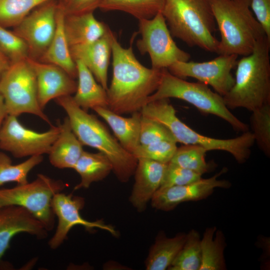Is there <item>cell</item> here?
Returning a JSON list of instances; mask_svg holds the SVG:
<instances>
[{"mask_svg": "<svg viewBox=\"0 0 270 270\" xmlns=\"http://www.w3.org/2000/svg\"><path fill=\"white\" fill-rule=\"evenodd\" d=\"M131 44L123 48L113 34L112 78L106 90L108 108L122 115L140 112L160 84L162 70L148 68L135 56Z\"/></svg>", "mask_w": 270, "mask_h": 270, "instance_id": "obj_1", "label": "cell"}, {"mask_svg": "<svg viewBox=\"0 0 270 270\" xmlns=\"http://www.w3.org/2000/svg\"><path fill=\"white\" fill-rule=\"evenodd\" d=\"M67 114L71 128L83 146L98 150L106 155L118 179L127 182L134 174L138 159L125 150L109 130L95 116L83 110L72 96L54 100Z\"/></svg>", "mask_w": 270, "mask_h": 270, "instance_id": "obj_2", "label": "cell"}, {"mask_svg": "<svg viewBox=\"0 0 270 270\" xmlns=\"http://www.w3.org/2000/svg\"><path fill=\"white\" fill-rule=\"evenodd\" d=\"M270 40L265 36L252 53L238 60L234 84L222 96L228 108L252 112L270 104Z\"/></svg>", "mask_w": 270, "mask_h": 270, "instance_id": "obj_3", "label": "cell"}, {"mask_svg": "<svg viewBox=\"0 0 270 270\" xmlns=\"http://www.w3.org/2000/svg\"><path fill=\"white\" fill-rule=\"evenodd\" d=\"M209 1L220 34L218 54L252 53L256 42L266 34L250 10V0Z\"/></svg>", "mask_w": 270, "mask_h": 270, "instance_id": "obj_4", "label": "cell"}, {"mask_svg": "<svg viewBox=\"0 0 270 270\" xmlns=\"http://www.w3.org/2000/svg\"><path fill=\"white\" fill-rule=\"evenodd\" d=\"M162 12L172 36L190 46L218 53L216 25L209 0H165Z\"/></svg>", "mask_w": 270, "mask_h": 270, "instance_id": "obj_5", "label": "cell"}, {"mask_svg": "<svg viewBox=\"0 0 270 270\" xmlns=\"http://www.w3.org/2000/svg\"><path fill=\"white\" fill-rule=\"evenodd\" d=\"M140 112L142 116L166 128L177 143L200 146L207 151H225L231 154L239 164H243L248 159L255 142L253 134L249 131L230 139L215 138L197 132L178 118L168 98L150 102L142 108Z\"/></svg>", "mask_w": 270, "mask_h": 270, "instance_id": "obj_6", "label": "cell"}, {"mask_svg": "<svg viewBox=\"0 0 270 270\" xmlns=\"http://www.w3.org/2000/svg\"><path fill=\"white\" fill-rule=\"evenodd\" d=\"M169 98L184 100L201 112L217 116L226 121L236 131L244 132L248 130V124L230 111L222 96L212 91L208 85L200 82L186 81L173 75L167 68H164L158 88L148 97V103Z\"/></svg>", "mask_w": 270, "mask_h": 270, "instance_id": "obj_7", "label": "cell"}, {"mask_svg": "<svg viewBox=\"0 0 270 270\" xmlns=\"http://www.w3.org/2000/svg\"><path fill=\"white\" fill-rule=\"evenodd\" d=\"M0 93L8 115L30 114L52 126L39 105L36 74L27 59L11 64L4 72L0 78Z\"/></svg>", "mask_w": 270, "mask_h": 270, "instance_id": "obj_8", "label": "cell"}, {"mask_svg": "<svg viewBox=\"0 0 270 270\" xmlns=\"http://www.w3.org/2000/svg\"><path fill=\"white\" fill-rule=\"evenodd\" d=\"M66 186L60 180L38 174L31 182L0 189V208L8 206L24 208L39 220L48 231L51 230L55 224L51 200L56 194L62 192Z\"/></svg>", "mask_w": 270, "mask_h": 270, "instance_id": "obj_9", "label": "cell"}, {"mask_svg": "<svg viewBox=\"0 0 270 270\" xmlns=\"http://www.w3.org/2000/svg\"><path fill=\"white\" fill-rule=\"evenodd\" d=\"M138 20L141 38L136 46L141 54H149L152 68H168L176 62L188 61L190 54L178 48L172 39L162 12L151 18Z\"/></svg>", "mask_w": 270, "mask_h": 270, "instance_id": "obj_10", "label": "cell"}, {"mask_svg": "<svg viewBox=\"0 0 270 270\" xmlns=\"http://www.w3.org/2000/svg\"><path fill=\"white\" fill-rule=\"evenodd\" d=\"M18 116L8 115L0 130V148L18 158L48 154L60 132L52 126L47 131L38 132L23 126Z\"/></svg>", "mask_w": 270, "mask_h": 270, "instance_id": "obj_11", "label": "cell"}, {"mask_svg": "<svg viewBox=\"0 0 270 270\" xmlns=\"http://www.w3.org/2000/svg\"><path fill=\"white\" fill-rule=\"evenodd\" d=\"M238 57L236 54H224L207 62H177L167 69L178 78L191 77L209 85L224 96L234 84V78L231 71L236 66Z\"/></svg>", "mask_w": 270, "mask_h": 270, "instance_id": "obj_12", "label": "cell"}, {"mask_svg": "<svg viewBox=\"0 0 270 270\" xmlns=\"http://www.w3.org/2000/svg\"><path fill=\"white\" fill-rule=\"evenodd\" d=\"M58 2L48 1L30 12L13 32L26 44L28 58L39 60L48 48L55 33Z\"/></svg>", "mask_w": 270, "mask_h": 270, "instance_id": "obj_13", "label": "cell"}, {"mask_svg": "<svg viewBox=\"0 0 270 270\" xmlns=\"http://www.w3.org/2000/svg\"><path fill=\"white\" fill-rule=\"evenodd\" d=\"M84 204V198L74 196L72 194H66L60 192L56 194L51 200V206L55 216L58 218V224L55 233L48 242L52 249L58 248L66 239L71 228L76 225L84 226L87 230L96 228L108 232L114 236L118 232L114 227L106 224L102 220L90 222L82 218L80 210Z\"/></svg>", "mask_w": 270, "mask_h": 270, "instance_id": "obj_14", "label": "cell"}, {"mask_svg": "<svg viewBox=\"0 0 270 270\" xmlns=\"http://www.w3.org/2000/svg\"><path fill=\"white\" fill-rule=\"evenodd\" d=\"M226 170L224 168L210 178H202L190 184L160 188L150 200L152 206L158 210L170 211L182 202L206 198L216 188H228L232 185L229 181L218 179Z\"/></svg>", "mask_w": 270, "mask_h": 270, "instance_id": "obj_15", "label": "cell"}, {"mask_svg": "<svg viewBox=\"0 0 270 270\" xmlns=\"http://www.w3.org/2000/svg\"><path fill=\"white\" fill-rule=\"evenodd\" d=\"M27 60L36 74L38 102L42 110L50 100L76 92L77 82L62 68L30 58Z\"/></svg>", "mask_w": 270, "mask_h": 270, "instance_id": "obj_16", "label": "cell"}, {"mask_svg": "<svg viewBox=\"0 0 270 270\" xmlns=\"http://www.w3.org/2000/svg\"><path fill=\"white\" fill-rule=\"evenodd\" d=\"M26 232L38 239L47 237L48 230L42 223L26 208L17 206L0 208V260L9 248L12 238Z\"/></svg>", "mask_w": 270, "mask_h": 270, "instance_id": "obj_17", "label": "cell"}, {"mask_svg": "<svg viewBox=\"0 0 270 270\" xmlns=\"http://www.w3.org/2000/svg\"><path fill=\"white\" fill-rule=\"evenodd\" d=\"M167 164L146 158L138 159L130 201L138 212L146 209L148 202L160 188Z\"/></svg>", "mask_w": 270, "mask_h": 270, "instance_id": "obj_18", "label": "cell"}, {"mask_svg": "<svg viewBox=\"0 0 270 270\" xmlns=\"http://www.w3.org/2000/svg\"><path fill=\"white\" fill-rule=\"evenodd\" d=\"M112 34L108 28L102 37L92 43L70 47L74 62H82L106 90L108 88V72L112 54Z\"/></svg>", "mask_w": 270, "mask_h": 270, "instance_id": "obj_19", "label": "cell"}, {"mask_svg": "<svg viewBox=\"0 0 270 270\" xmlns=\"http://www.w3.org/2000/svg\"><path fill=\"white\" fill-rule=\"evenodd\" d=\"M93 110L109 125L122 148L133 155L140 144V112L132 113L130 117L125 118L107 108L96 107Z\"/></svg>", "mask_w": 270, "mask_h": 270, "instance_id": "obj_20", "label": "cell"}, {"mask_svg": "<svg viewBox=\"0 0 270 270\" xmlns=\"http://www.w3.org/2000/svg\"><path fill=\"white\" fill-rule=\"evenodd\" d=\"M64 27L70 47L92 43L102 37L109 28L97 20L94 12L65 15Z\"/></svg>", "mask_w": 270, "mask_h": 270, "instance_id": "obj_21", "label": "cell"}, {"mask_svg": "<svg viewBox=\"0 0 270 270\" xmlns=\"http://www.w3.org/2000/svg\"><path fill=\"white\" fill-rule=\"evenodd\" d=\"M58 124L60 132L48 154L50 162L58 168H74L84 151L83 145L73 132L67 116Z\"/></svg>", "mask_w": 270, "mask_h": 270, "instance_id": "obj_22", "label": "cell"}, {"mask_svg": "<svg viewBox=\"0 0 270 270\" xmlns=\"http://www.w3.org/2000/svg\"><path fill=\"white\" fill-rule=\"evenodd\" d=\"M64 12L58 6L55 33L46 50L38 60L57 66L75 79L78 76L77 68L70 54L64 30Z\"/></svg>", "mask_w": 270, "mask_h": 270, "instance_id": "obj_23", "label": "cell"}, {"mask_svg": "<svg viewBox=\"0 0 270 270\" xmlns=\"http://www.w3.org/2000/svg\"><path fill=\"white\" fill-rule=\"evenodd\" d=\"M75 62L78 82L76 92L72 98L76 104L86 112L96 107L108 108L106 90L96 81L82 62L79 60Z\"/></svg>", "mask_w": 270, "mask_h": 270, "instance_id": "obj_24", "label": "cell"}, {"mask_svg": "<svg viewBox=\"0 0 270 270\" xmlns=\"http://www.w3.org/2000/svg\"><path fill=\"white\" fill-rule=\"evenodd\" d=\"M186 234L180 232L168 238L164 232L157 236L151 246L145 266L147 270H165L170 266L182 247Z\"/></svg>", "mask_w": 270, "mask_h": 270, "instance_id": "obj_25", "label": "cell"}, {"mask_svg": "<svg viewBox=\"0 0 270 270\" xmlns=\"http://www.w3.org/2000/svg\"><path fill=\"white\" fill-rule=\"evenodd\" d=\"M73 169L80 177V182L74 188L77 190L88 188L94 182L104 180L112 171V166L103 153H92L84 150Z\"/></svg>", "mask_w": 270, "mask_h": 270, "instance_id": "obj_26", "label": "cell"}, {"mask_svg": "<svg viewBox=\"0 0 270 270\" xmlns=\"http://www.w3.org/2000/svg\"><path fill=\"white\" fill-rule=\"evenodd\" d=\"M216 226L207 228L200 240L202 264L200 270H224L226 264L224 251L226 246L223 232Z\"/></svg>", "mask_w": 270, "mask_h": 270, "instance_id": "obj_27", "label": "cell"}, {"mask_svg": "<svg viewBox=\"0 0 270 270\" xmlns=\"http://www.w3.org/2000/svg\"><path fill=\"white\" fill-rule=\"evenodd\" d=\"M165 0H102L98 8L105 12L121 11L138 20L150 19L162 12Z\"/></svg>", "mask_w": 270, "mask_h": 270, "instance_id": "obj_28", "label": "cell"}, {"mask_svg": "<svg viewBox=\"0 0 270 270\" xmlns=\"http://www.w3.org/2000/svg\"><path fill=\"white\" fill-rule=\"evenodd\" d=\"M201 238L198 231L190 230L168 270H200L202 264Z\"/></svg>", "mask_w": 270, "mask_h": 270, "instance_id": "obj_29", "label": "cell"}, {"mask_svg": "<svg viewBox=\"0 0 270 270\" xmlns=\"http://www.w3.org/2000/svg\"><path fill=\"white\" fill-rule=\"evenodd\" d=\"M42 160V155H36L20 164H13L9 156L0 152V186L9 182H16L18 184L28 183V173Z\"/></svg>", "mask_w": 270, "mask_h": 270, "instance_id": "obj_30", "label": "cell"}, {"mask_svg": "<svg viewBox=\"0 0 270 270\" xmlns=\"http://www.w3.org/2000/svg\"><path fill=\"white\" fill-rule=\"evenodd\" d=\"M51 0H0V25L14 28L30 12Z\"/></svg>", "mask_w": 270, "mask_h": 270, "instance_id": "obj_31", "label": "cell"}, {"mask_svg": "<svg viewBox=\"0 0 270 270\" xmlns=\"http://www.w3.org/2000/svg\"><path fill=\"white\" fill-rule=\"evenodd\" d=\"M206 150L200 146L184 144L177 148L170 162L202 175L210 169L206 161Z\"/></svg>", "mask_w": 270, "mask_h": 270, "instance_id": "obj_32", "label": "cell"}, {"mask_svg": "<svg viewBox=\"0 0 270 270\" xmlns=\"http://www.w3.org/2000/svg\"><path fill=\"white\" fill-rule=\"evenodd\" d=\"M250 124L254 142L268 157L270 156V104L252 112Z\"/></svg>", "mask_w": 270, "mask_h": 270, "instance_id": "obj_33", "label": "cell"}, {"mask_svg": "<svg viewBox=\"0 0 270 270\" xmlns=\"http://www.w3.org/2000/svg\"><path fill=\"white\" fill-rule=\"evenodd\" d=\"M0 50L10 64L28 58V49L26 42L13 31L0 25Z\"/></svg>", "mask_w": 270, "mask_h": 270, "instance_id": "obj_34", "label": "cell"}, {"mask_svg": "<svg viewBox=\"0 0 270 270\" xmlns=\"http://www.w3.org/2000/svg\"><path fill=\"white\" fill-rule=\"evenodd\" d=\"M176 144L175 141L163 140L148 144H140L133 156L137 159L146 158L167 164L177 150Z\"/></svg>", "mask_w": 270, "mask_h": 270, "instance_id": "obj_35", "label": "cell"}, {"mask_svg": "<svg viewBox=\"0 0 270 270\" xmlns=\"http://www.w3.org/2000/svg\"><path fill=\"white\" fill-rule=\"evenodd\" d=\"M163 140L176 142L172 134L164 126L142 116L140 144H148Z\"/></svg>", "mask_w": 270, "mask_h": 270, "instance_id": "obj_36", "label": "cell"}, {"mask_svg": "<svg viewBox=\"0 0 270 270\" xmlns=\"http://www.w3.org/2000/svg\"><path fill=\"white\" fill-rule=\"evenodd\" d=\"M202 176L198 173L169 162L160 188L190 184L202 179Z\"/></svg>", "mask_w": 270, "mask_h": 270, "instance_id": "obj_37", "label": "cell"}, {"mask_svg": "<svg viewBox=\"0 0 270 270\" xmlns=\"http://www.w3.org/2000/svg\"><path fill=\"white\" fill-rule=\"evenodd\" d=\"M102 0H58V4L65 15L94 12Z\"/></svg>", "mask_w": 270, "mask_h": 270, "instance_id": "obj_38", "label": "cell"}, {"mask_svg": "<svg viewBox=\"0 0 270 270\" xmlns=\"http://www.w3.org/2000/svg\"><path fill=\"white\" fill-rule=\"evenodd\" d=\"M250 6L270 40V0H250Z\"/></svg>", "mask_w": 270, "mask_h": 270, "instance_id": "obj_39", "label": "cell"}, {"mask_svg": "<svg viewBox=\"0 0 270 270\" xmlns=\"http://www.w3.org/2000/svg\"><path fill=\"white\" fill-rule=\"evenodd\" d=\"M10 64L8 59L0 50V78Z\"/></svg>", "mask_w": 270, "mask_h": 270, "instance_id": "obj_40", "label": "cell"}, {"mask_svg": "<svg viewBox=\"0 0 270 270\" xmlns=\"http://www.w3.org/2000/svg\"><path fill=\"white\" fill-rule=\"evenodd\" d=\"M8 115L3 96L0 93V130L4 120Z\"/></svg>", "mask_w": 270, "mask_h": 270, "instance_id": "obj_41", "label": "cell"}]
</instances>
